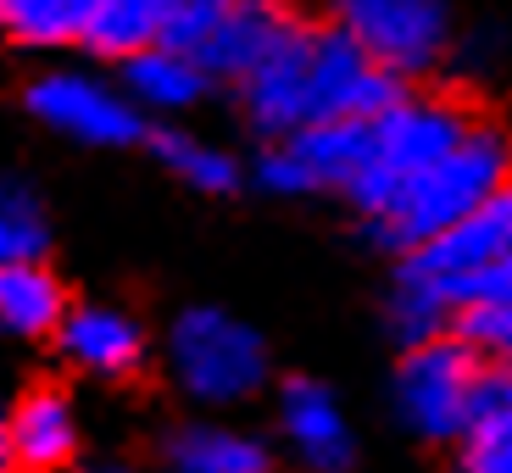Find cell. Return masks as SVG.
Listing matches in <instances>:
<instances>
[{
  "instance_id": "3957f363",
  "label": "cell",
  "mask_w": 512,
  "mask_h": 473,
  "mask_svg": "<svg viewBox=\"0 0 512 473\" xmlns=\"http://www.w3.org/2000/svg\"><path fill=\"white\" fill-rule=\"evenodd\" d=\"M496 362L474 351L462 334H440L423 346L401 351L396 368V412L407 418L412 435L435 440V446H462V435L474 429L479 390H485Z\"/></svg>"
},
{
  "instance_id": "7a4b0ae2",
  "label": "cell",
  "mask_w": 512,
  "mask_h": 473,
  "mask_svg": "<svg viewBox=\"0 0 512 473\" xmlns=\"http://www.w3.org/2000/svg\"><path fill=\"white\" fill-rule=\"evenodd\" d=\"M479 123H485V112H474L457 95H418L412 90L396 112H384L373 123V162L362 173V184L346 195L357 206V218L373 223L418 173H429L440 156H451Z\"/></svg>"
},
{
  "instance_id": "8992f818",
  "label": "cell",
  "mask_w": 512,
  "mask_h": 473,
  "mask_svg": "<svg viewBox=\"0 0 512 473\" xmlns=\"http://www.w3.org/2000/svg\"><path fill=\"white\" fill-rule=\"evenodd\" d=\"M329 23H340L362 51L412 84L446 56L451 0H329Z\"/></svg>"
},
{
  "instance_id": "cb8c5ba5",
  "label": "cell",
  "mask_w": 512,
  "mask_h": 473,
  "mask_svg": "<svg viewBox=\"0 0 512 473\" xmlns=\"http://www.w3.org/2000/svg\"><path fill=\"white\" fill-rule=\"evenodd\" d=\"M496 407H512V362H501V368H490L485 390H479V412H474V423L485 418V412H496Z\"/></svg>"
},
{
  "instance_id": "6da1fadb",
  "label": "cell",
  "mask_w": 512,
  "mask_h": 473,
  "mask_svg": "<svg viewBox=\"0 0 512 473\" xmlns=\"http://www.w3.org/2000/svg\"><path fill=\"white\" fill-rule=\"evenodd\" d=\"M507 179H512V134L496 117H485L457 151L440 156L429 173H418V179L384 206L373 223H362V229H368L384 251L412 256L429 240L451 234L462 218H474Z\"/></svg>"
},
{
  "instance_id": "9c48e42d",
  "label": "cell",
  "mask_w": 512,
  "mask_h": 473,
  "mask_svg": "<svg viewBox=\"0 0 512 473\" xmlns=\"http://www.w3.org/2000/svg\"><path fill=\"white\" fill-rule=\"evenodd\" d=\"M501 256H512V179L479 206L474 218H462L451 234L429 240L423 251L401 256L396 279H418V284H457L474 273L496 268Z\"/></svg>"
},
{
  "instance_id": "44dd1931",
  "label": "cell",
  "mask_w": 512,
  "mask_h": 473,
  "mask_svg": "<svg viewBox=\"0 0 512 473\" xmlns=\"http://www.w3.org/2000/svg\"><path fill=\"white\" fill-rule=\"evenodd\" d=\"M457 473H512V407H496L462 435Z\"/></svg>"
},
{
  "instance_id": "ac0fdd59",
  "label": "cell",
  "mask_w": 512,
  "mask_h": 473,
  "mask_svg": "<svg viewBox=\"0 0 512 473\" xmlns=\"http://www.w3.org/2000/svg\"><path fill=\"white\" fill-rule=\"evenodd\" d=\"M151 151H156V162H162L173 179L190 184L195 195H229V190H240V179H245L229 151H218L212 140H195V134H179V128H156Z\"/></svg>"
},
{
  "instance_id": "7402d4cb",
  "label": "cell",
  "mask_w": 512,
  "mask_h": 473,
  "mask_svg": "<svg viewBox=\"0 0 512 473\" xmlns=\"http://www.w3.org/2000/svg\"><path fill=\"white\" fill-rule=\"evenodd\" d=\"M234 6H240V0H167V34H162V45L195 56L206 45V34H212Z\"/></svg>"
},
{
  "instance_id": "8fae6325",
  "label": "cell",
  "mask_w": 512,
  "mask_h": 473,
  "mask_svg": "<svg viewBox=\"0 0 512 473\" xmlns=\"http://www.w3.org/2000/svg\"><path fill=\"white\" fill-rule=\"evenodd\" d=\"M279 423H284V440L295 446V457L307 462L312 473H351L357 468V440H351L346 412H340L329 384L307 379V373L284 379Z\"/></svg>"
},
{
  "instance_id": "603a6c76",
  "label": "cell",
  "mask_w": 512,
  "mask_h": 473,
  "mask_svg": "<svg viewBox=\"0 0 512 473\" xmlns=\"http://www.w3.org/2000/svg\"><path fill=\"white\" fill-rule=\"evenodd\" d=\"M451 334H462L474 351H485L496 368H501V362H512V307H474V312H462Z\"/></svg>"
},
{
  "instance_id": "5bb4252c",
  "label": "cell",
  "mask_w": 512,
  "mask_h": 473,
  "mask_svg": "<svg viewBox=\"0 0 512 473\" xmlns=\"http://www.w3.org/2000/svg\"><path fill=\"white\" fill-rule=\"evenodd\" d=\"M167 473H273V457L256 435L223 423H179L162 435Z\"/></svg>"
},
{
  "instance_id": "30bf717a",
  "label": "cell",
  "mask_w": 512,
  "mask_h": 473,
  "mask_svg": "<svg viewBox=\"0 0 512 473\" xmlns=\"http://www.w3.org/2000/svg\"><path fill=\"white\" fill-rule=\"evenodd\" d=\"M301 23H307V17L295 12L290 0H240V6L206 34V45L195 51V62L206 67V78L240 84V78L251 73V67L268 62Z\"/></svg>"
},
{
  "instance_id": "52a82bcc",
  "label": "cell",
  "mask_w": 512,
  "mask_h": 473,
  "mask_svg": "<svg viewBox=\"0 0 512 473\" xmlns=\"http://www.w3.org/2000/svg\"><path fill=\"white\" fill-rule=\"evenodd\" d=\"M23 106L56 134H73L84 145H151L140 106L123 90H106L84 73H39L23 90Z\"/></svg>"
},
{
  "instance_id": "e0dca14e",
  "label": "cell",
  "mask_w": 512,
  "mask_h": 473,
  "mask_svg": "<svg viewBox=\"0 0 512 473\" xmlns=\"http://www.w3.org/2000/svg\"><path fill=\"white\" fill-rule=\"evenodd\" d=\"M67 290L45 262H17V268H0V318L17 340H45V334H62L67 323Z\"/></svg>"
},
{
  "instance_id": "7c38bea8",
  "label": "cell",
  "mask_w": 512,
  "mask_h": 473,
  "mask_svg": "<svg viewBox=\"0 0 512 473\" xmlns=\"http://www.w3.org/2000/svg\"><path fill=\"white\" fill-rule=\"evenodd\" d=\"M78 457V418L67 390L34 384L6 418V473H56Z\"/></svg>"
},
{
  "instance_id": "2e32d148",
  "label": "cell",
  "mask_w": 512,
  "mask_h": 473,
  "mask_svg": "<svg viewBox=\"0 0 512 473\" xmlns=\"http://www.w3.org/2000/svg\"><path fill=\"white\" fill-rule=\"evenodd\" d=\"M206 67L190 51H173V45H151L145 56L123 62V95L134 106H151V112H184L206 95Z\"/></svg>"
},
{
  "instance_id": "ba28073f",
  "label": "cell",
  "mask_w": 512,
  "mask_h": 473,
  "mask_svg": "<svg viewBox=\"0 0 512 473\" xmlns=\"http://www.w3.org/2000/svg\"><path fill=\"white\" fill-rule=\"evenodd\" d=\"M312 28L318 23L307 17V23L295 28L268 62L251 67V73L234 84L245 123H251L268 145H279V140H290V134L307 128V106H312Z\"/></svg>"
},
{
  "instance_id": "d6986e66",
  "label": "cell",
  "mask_w": 512,
  "mask_h": 473,
  "mask_svg": "<svg viewBox=\"0 0 512 473\" xmlns=\"http://www.w3.org/2000/svg\"><path fill=\"white\" fill-rule=\"evenodd\" d=\"M84 12H90V0H0L6 34L17 45H34V51H51V45L78 39L84 34Z\"/></svg>"
},
{
  "instance_id": "ffe728a7",
  "label": "cell",
  "mask_w": 512,
  "mask_h": 473,
  "mask_svg": "<svg viewBox=\"0 0 512 473\" xmlns=\"http://www.w3.org/2000/svg\"><path fill=\"white\" fill-rule=\"evenodd\" d=\"M51 251V223H45V206L28 190L23 179H6L0 195V262L17 268V262H45Z\"/></svg>"
},
{
  "instance_id": "d4e9b609",
  "label": "cell",
  "mask_w": 512,
  "mask_h": 473,
  "mask_svg": "<svg viewBox=\"0 0 512 473\" xmlns=\"http://www.w3.org/2000/svg\"><path fill=\"white\" fill-rule=\"evenodd\" d=\"M90 473H134V462H123V457H101V462H90Z\"/></svg>"
},
{
  "instance_id": "277c9868",
  "label": "cell",
  "mask_w": 512,
  "mask_h": 473,
  "mask_svg": "<svg viewBox=\"0 0 512 473\" xmlns=\"http://www.w3.org/2000/svg\"><path fill=\"white\" fill-rule=\"evenodd\" d=\"M167 368L184 396L206 401V407H234L268 384V346L234 312L190 307L167 334Z\"/></svg>"
},
{
  "instance_id": "4fadbf2b",
  "label": "cell",
  "mask_w": 512,
  "mask_h": 473,
  "mask_svg": "<svg viewBox=\"0 0 512 473\" xmlns=\"http://www.w3.org/2000/svg\"><path fill=\"white\" fill-rule=\"evenodd\" d=\"M56 346L73 368L95 373V379H128L145 357V334L117 307H73L62 334H56Z\"/></svg>"
},
{
  "instance_id": "5b68a950",
  "label": "cell",
  "mask_w": 512,
  "mask_h": 473,
  "mask_svg": "<svg viewBox=\"0 0 512 473\" xmlns=\"http://www.w3.org/2000/svg\"><path fill=\"white\" fill-rule=\"evenodd\" d=\"M407 95H412L407 78L390 73L379 56H368L340 23L312 28V106H307V128L312 123H379V117L396 112Z\"/></svg>"
},
{
  "instance_id": "9a60e30c",
  "label": "cell",
  "mask_w": 512,
  "mask_h": 473,
  "mask_svg": "<svg viewBox=\"0 0 512 473\" xmlns=\"http://www.w3.org/2000/svg\"><path fill=\"white\" fill-rule=\"evenodd\" d=\"M167 34V0H90L78 45L106 62H134Z\"/></svg>"
}]
</instances>
